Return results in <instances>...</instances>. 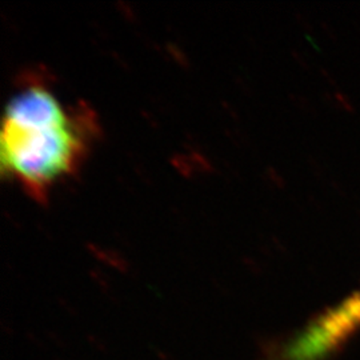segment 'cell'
I'll return each instance as SVG.
<instances>
[{
  "mask_svg": "<svg viewBox=\"0 0 360 360\" xmlns=\"http://www.w3.org/2000/svg\"><path fill=\"white\" fill-rule=\"evenodd\" d=\"M96 129L95 116L87 107L65 104L50 86L28 82L3 114L1 174L43 202L82 167Z\"/></svg>",
  "mask_w": 360,
  "mask_h": 360,
  "instance_id": "cell-1",
  "label": "cell"
},
{
  "mask_svg": "<svg viewBox=\"0 0 360 360\" xmlns=\"http://www.w3.org/2000/svg\"><path fill=\"white\" fill-rule=\"evenodd\" d=\"M356 295L359 296V299H360V290H359V291H356Z\"/></svg>",
  "mask_w": 360,
  "mask_h": 360,
  "instance_id": "cell-2",
  "label": "cell"
}]
</instances>
